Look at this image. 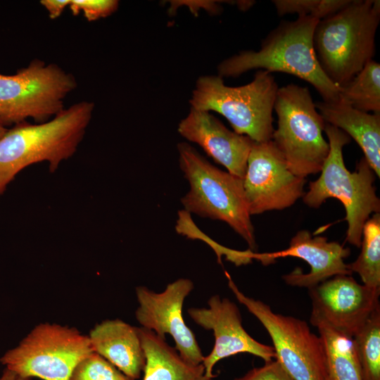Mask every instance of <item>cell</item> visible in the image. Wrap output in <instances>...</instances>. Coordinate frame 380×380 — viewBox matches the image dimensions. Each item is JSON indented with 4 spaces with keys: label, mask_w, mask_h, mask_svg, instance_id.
<instances>
[{
    "label": "cell",
    "mask_w": 380,
    "mask_h": 380,
    "mask_svg": "<svg viewBox=\"0 0 380 380\" xmlns=\"http://www.w3.org/2000/svg\"><path fill=\"white\" fill-rule=\"evenodd\" d=\"M94 109L82 101L64 108L50 120L23 122L8 129L0 138V196L15 176L33 164L47 162L55 172L71 158L82 141Z\"/></svg>",
    "instance_id": "6da1fadb"
},
{
    "label": "cell",
    "mask_w": 380,
    "mask_h": 380,
    "mask_svg": "<svg viewBox=\"0 0 380 380\" xmlns=\"http://www.w3.org/2000/svg\"><path fill=\"white\" fill-rule=\"evenodd\" d=\"M319 20L298 15L295 20L281 23L262 41L259 51H242L222 61L218 75L238 77L252 69L285 72L310 83L323 101H338L340 87L324 74L314 49V32Z\"/></svg>",
    "instance_id": "7a4b0ae2"
},
{
    "label": "cell",
    "mask_w": 380,
    "mask_h": 380,
    "mask_svg": "<svg viewBox=\"0 0 380 380\" xmlns=\"http://www.w3.org/2000/svg\"><path fill=\"white\" fill-rule=\"evenodd\" d=\"M379 21V0H350L319 20L314 49L321 68L333 83L345 85L372 60Z\"/></svg>",
    "instance_id": "3957f363"
},
{
    "label": "cell",
    "mask_w": 380,
    "mask_h": 380,
    "mask_svg": "<svg viewBox=\"0 0 380 380\" xmlns=\"http://www.w3.org/2000/svg\"><path fill=\"white\" fill-rule=\"evenodd\" d=\"M324 132L329 140V151L319 177L310 183L309 190L303 195V202L316 208L329 198L339 200L346 212V240L360 248L365 222L372 213L380 211V201L374 186V172L364 157L354 172L349 171L344 163L343 148L350 141V137L327 122Z\"/></svg>",
    "instance_id": "277c9868"
},
{
    "label": "cell",
    "mask_w": 380,
    "mask_h": 380,
    "mask_svg": "<svg viewBox=\"0 0 380 380\" xmlns=\"http://www.w3.org/2000/svg\"><path fill=\"white\" fill-rule=\"evenodd\" d=\"M177 149L180 169L190 186L181 199L186 211L225 222L255 250L243 179L213 165L187 143L178 144Z\"/></svg>",
    "instance_id": "5b68a950"
},
{
    "label": "cell",
    "mask_w": 380,
    "mask_h": 380,
    "mask_svg": "<svg viewBox=\"0 0 380 380\" xmlns=\"http://www.w3.org/2000/svg\"><path fill=\"white\" fill-rule=\"evenodd\" d=\"M278 89L274 77L264 70L239 87L226 85L219 75H205L197 80L189 102L191 108L221 114L234 132L261 143L272 138V110Z\"/></svg>",
    "instance_id": "8992f818"
},
{
    "label": "cell",
    "mask_w": 380,
    "mask_h": 380,
    "mask_svg": "<svg viewBox=\"0 0 380 380\" xmlns=\"http://www.w3.org/2000/svg\"><path fill=\"white\" fill-rule=\"evenodd\" d=\"M278 121L272 140L289 170L300 177L321 171L329 151L325 122L308 89L290 84L278 89L274 104Z\"/></svg>",
    "instance_id": "52a82bcc"
},
{
    "label": "cell",
    "mask_w": 380,
    "mask_h": 380,
    "mask_svg": "<svg viewBox=\"0 0 380 380\" xmlns=\"http://www.w3.org/2000/svg\"><path fill=\"white\" fill-rule=\"evenodd\" d=\"M75 77L56 63L33 59L11 75L0 74V121L5 127L32 119L47 122L62 111Z\"/></svg>",
    "instance_id": "ba28073f"
},
{
    "label": "cell",
    "mask_w": 380,
    "mask_h": 380,
    "mask_svg": "<svg viewBox=\"0 0 380 380\" xmlns=\"http://www.w3.org/2000/svg\"><path fill=\"white\" fill-rule=\"evenodd\" d=\"M94 352L89 336L57 324L37 325L0 358L6 368L42 380H70L77 364Z\"/></svg>",
    "instance_id": "9c48e42d"
},
{
    "label": "cell",
    "mask_w": 380,
    "mask_h": 380,
    "mask_svg": "<svg viewBox=\"0 0 380 380\" xmlns=\"http://www.w3.org/2000/svg\"><path fill=\"white\" fill-rule=\"evenodd\" d=\"M229 288L237 300L254 315L269 334L275 360L294 380H326L325 355L319 336L308 323L274 312L265 303L246 296L225 272Z\"/></svg>",
    "instance_id": "30bf717a"
},
{
    "label": "cell",
    "mask_w": 380,
    "mask_h": 380,
    "mask_svg": "<svg viewBox=\"0 0 380 380\" xmlns=\"http://www.w3.org/2000/svg\"><path fill=\"white\" fill-rule=\"evenodd\" d=\"M243 181L251 215L291 206L303 196L305 184L289 170L272 140L254 141Z\"/></svg>",
    "instance_id": "8fae6325"
},
{
    "label": "cell",
    "mask_w": 380,
    "mask_h": 380,
    "mask_svg": "<svg viewBox=\"0 0 380 380\" xmlns=\"http://www.w3.org/2000/svg\"><path fill=\"white\" fill-rule=\"evenodd\" d=\"M194 287L191 280L184 278L167 284L160 293L146 286H137L139 306L135 317L142 328L153 331L158 336L165 338V334L170 335L181 357L197 365L202 364L205 356L182 316L184 300Z\"/></svg>",
    "instance_id": "7c38bea8"
},
{
    "label": "cell",
    "mask_w": 380,
    "mask_h": 380,
    "mask_svg": "<svg viewBox=\"0 0 380 380\" xmlns=\"http://www.w3.org/2000/svg\"><path fill=\"white\" fill-rule=\"evenodd\" d=\"M208 308L188 309L194 322L205 329L212 330L215 336L214 346L202 362L206 377L216 376L213 373V368L220 360L239 353H247L265 362L275 358L272 346L258 342L244 329L239 308L234 302L215 295L208 299Z\"/></svg>",
    "instance_id": "4fadbf2b"
},
{
    "label": "cell",
    "mask_w": 380,
    "mask_h": 380,
    "mask_svg": "<svg viewBox=\"0 0 380 380\" xmlns=\"http://www.w3.org/2000/svg\"><path fill=\"white\" fill-rule=\"evenodd\" d=\"M311 315L350 336L380 308V289L357 283L350 275H337L310 288Z\"/></svg>",
    "instance_id": "5bb4252c"
},
{
    "label": "cell",
    "mask_w": 380,
    "mask_h": 380,
    "mask_svg": "<svg viewBox=\"0 0 380 380\" xmlns=\"http://www.w3.org/2000/svg\"><path fill=\"white\" fill-rule=\"evenodd\" d=\"M350 250L336 241H328L324 236H312L307 230H301L291 239L289 246L282 251L254 253V259L263 265L275 262L279 258L294 257L305 260L310 271L303 273L300 268L282 276L289 285L308 289L333 277L351 275L352 272L344 260Z\"/></svg>",
    "instance_id": "9a60e30c"
},
{
    "label": "cell",
    "mask_w": 380,
    "mask_h": 380,
    "mask_svg": "<svg viewBox=\"0 0 380 380\" xmlns=\"http://www.w3.org/2000/svg\"><path fill=\"white\" fill-rule=\"evenodd\" d=\"M178 132L187 140L199 145L228 172L243 179L254 143L249 137L229 130L210 112L191 107L179 122Z\"/></svg>",
    "instance_id": "2e32d148"
},
{
    "label": "cell",
    "mask_w": 380,
    "mask_h": 380,
    "mask_svg": "<svg viewBox=\"0 0 380 380\" xmlns=\"http://www.w3.org/2000/svg\"><path fill=\"white\" fill-rule=\"evenodd\" d=\"M94 352L99 354L127 376H141L146 358L139 327L122 320L108 319L96 324L89 336Z\"/></svg>",
    "instance_id": "e0dca14e"
},
{
    "label": "cell",
    "mask_w": 380,
    "mask_h": 380,
    "mask_svg": "<svg viewBox=\"0 0 380 380\" xmlns=\"http://www.w3.org/2000/svg\"><path fill=\"white\" fill-rule=\"evenodd\" d=\"M315 106L325 122L341 129L357 142L379 177L380 113L357 110L341 99L336 102L319 101Z\"/></svg>",
    "instance_id": "ac0fdd59"
},
{
    "label": "cell",
    "mask_w": 380,
    "mask_h": 380,
    "mask_svg": "<svg viewBox=\"0 0 380 380\" xmlns=\"http://www.w3.org/2000/svg\"><path fill=\"white\" fill-rule=\"evenodd\" d=\"M139 333L146 358L142 380H213L205 376L202 364L186 361L165 338L142 327Z\"/></svg>",
    "instance_id": "d6986e66"
},
{
    "label": "cell",
    "mask_w": 380,
    "mask_h": 380,
    "mask_svg": "<svg viewBox=\"0 0 380 380\" xmlns=\"http://www.w3.org/2000/svg\"><path fill=\"white\" fill-rule=\"evenodd\" d=\"M322 341L326 362V380H362L352 336L335 329L319 317L310 315Z\"/></svg>",
    "instance_id": "ffe728a7"
},
{
    "label": "cell",
    "mask_w": 380,
    "mask_h": 380,
    "mask_svg": "<svg viewBox=\"0 0 380 380\" xmlns=\"http://www.w3.org/2000/svg\"><path fill=\"white\" fill-rule=\"evenodd\" d=\"M340 99L357 110L380 113V64L373 60L366 63L340 87Z\"/></svg>",
    "instance_id": "44dd1931"
},
{
    "label": "cell",
    "mask_w": 380,
    "mask_h": 380,
    "mask_svg": "<svg viewBox=\"0 0 380 380\" xmlns=\"http://www.w3.org/2000/svg\"><path fill=\"white\" fill-rule=\"evenodd\" d=\"M361 252L348 264L351 272L357 273L363 284L380 289V214L374 213L364 224Z\"/></svg>",
    "instance_id": "7402d4cb"
},
{
    "label": "cell",
    "mask_w": 380,
    "mask_h": 380,
    "mask_svg": "<svg viewBox=\"0 0 380 380\" xmlns=\"http://www.w3.org/2000/svg\"><path fill=\"white\" fill-rule=\"evenodd\" d=\"M362 380H380V308L353 336Z\"/></svg>",
    "instance_id": "603a6c76"
},
{
    "label": "cell",
    "mask_w": 380,
    "mask_h": 380,
    "mask_svg": "<svg viewBox=\"0 0 380 380\" xmlns=\"http://www.w3.org/2000/svg\"><path fill=\"white\" fill-rule=\"evenodd\" d=\"M350 0H273L277 13L283 16L297 13L322 20L346 7Z\"/></svg>",
    "instance_id": "cb8c5ba5"
},
{
    "label": "cell",
    "mask_w": 380,
    "mask_h": 380,
    "mask_svg": "<svg viewBox=\"0 0 380 380\" xmlns=\"http://www.w3.org/2000/svg\"><path fill=\"white\" fill-rule=\"evenodd\" d=\"M70 380H134L109 362L99 354L92 352L75 367Z\"/></svg>",
    "instance_id": "d4e9b609"
},
{
    "label": "cell",
    "mask_w": 380,
    "mask_h": 380,
    "mask_svg": "<svg viewBox=\"0 0 380 380\" xmlns=\"http://www.w3.org/2000/svg\"><path fill=\"white\" fill-rule=\"evenodd\" d=\"M116 0H70L68 8L73 15L82 13L88 21H95L113 13L118 8Z\"/></svg>",
    "instance_id": "484cf974"
},
{
    "label": "cell",
    "mask_w": 380,
    "mask_h": 380,
    "mask_svg": "<svg viewBox=\"0 0 380 380\" xmlns=\"http://www.w3.org/2000/svg\"><path fill=\"white\" fill-rule=\"evenodd\" d=\"M234 380H294L277 360L265 362Z\"/></svg>",
    "instance_id": "4316f807"
},
{
    "label": "cell",
    "mask_w": 380,
    "mask_h": 380,
    "mask_svg": "<svg viewBox=\"0 0 380 380\" xmlns=\"http://www.w3.org/2000/svg\"><path fill=\"white\" fill-rule=\"evenodd\" d=\"M70 0H41L40 4L48 12L49 17L55 20L58 18L69 6Z\"/></svg>",
    "instance_id": "83f0119b"
},
{
    "label": "cell",
    "mask_w": 380,
    "mask_h": 380,
    "mask_svg": "<svg viewBox=\"0 0 380 380\" xmlns=\"http://www.w3.org/2000/svg\"><path fill=\"white\" fill-rule=\"evenodd\" d=\"M0 380H31L30 378L24 377L18 373L4 367L0 376Z\"/></svg>",
    "instance_id": "f1b7e54d"
},
{
    "label": "cell",
    "mask_w": 380,
    "mask_h": 380,
    "mask_svg": "<svg viewBox=\"0 0 380 380\" xmlns=\"http://www.w3.org/2000/svg\"><path fill=\"white\" fill-rule=\"evenodd\" d=\"M6 127L4 125V124L0 121V138L5 134V132L7 131Z\"/></svg>",
    "instance_id": "f546056e"
}]
</instances>
